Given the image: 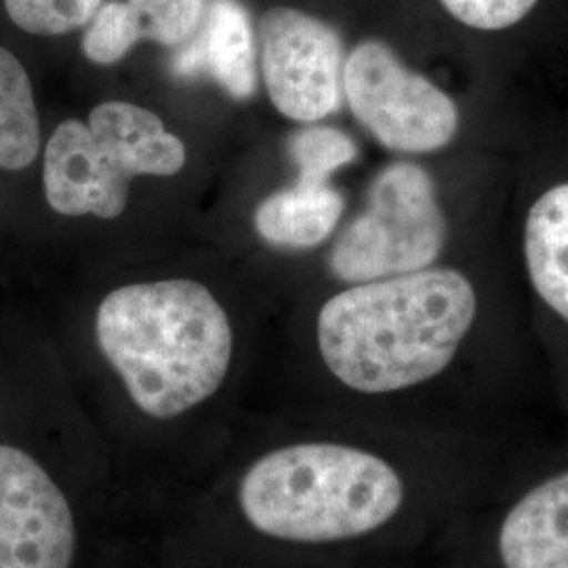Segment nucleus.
<instances>
[{"label": "nucleus", "instance_id": "dca6fc26", "mask_svg": "<svg viewBox=\"0 0 568 568\" xmlns=\"http://www.w3.org/2000/svg\"><path fill=\"white\" fill-rule=\"evenodd\" d=\"M140 42L142 34L129 4L110 0L84 26L82 53L91 63L112 65L124 60Z\"/></svg>", "mask_w": 568, "mask_h": 568}, {"label": "nucleus", "instance_id": "9b49d317", "mask_svg": "<svg viewBox=\"0 0 568 568\" xmlns=\"http://www.w3.org/2000/svg\"><path fill=\"white\" fill-rule=\"evenodd\" d=\"M344 206V196L331 183L297 182L257 206L255 230L274 246L312 248L333 234Z\"/></svg>", "mask_w": 568, "mask_h": 568}, {"label": "nucleus", "instance_id": "423d86ee", "mask_svg": "<svg viewBox=\"0 0 568 568\" xmlns=\"http://www.w3.org/2000/svg\"><path fill=\"white\" fill-rule=\"evenodd\" d=\"M344 95L366 131L394 152L429 154L459 131L457 103L384 41H363L345 58Z\"/></svg>", "mask_w": 568, "mask_h": 568}, {"label": "nucleus", "instance_id": "7ed1b4c3", "mask_svg": "<svg viewBox=\"0 0 568 568\" xmlns=\"http://www.w3.org/2000/svg\"><path fill=\"white\" fill-rule=\"evenodd\" d=\"M405 501L394 467L363 448L305 443L255 462L239 487L248 525L295 544L354 539L387 525Z\"/></svg>", "mask_w": 568, "mask_h": 568}, {"label": "nucleus", "instance_id": "39448f33", "mask_svg": "<svg viewBox=\"0 0 568 568\" xmlns=\"http://www.w3.org/2000/svg\"><path fill=\"white\" fill-rule=\"evenodd\" d=\"M447 217L424 166L394 163L371 183L365 211L333 244L331 272L368 283L432 267L447 243Z\"/></svg>", "mask_w": 568, "mask_h": 568}, {"label": "nucleus", "instance_id": "0eeeda50", "mask_svg": "<svg viewBox=\"0 0 568 568\" xmlns=\"http://www.w3.org/2000/svg\"><path fill=\"white\" fill-rule=\"evenodd\" d=\"M339 32L305 11L274 7L260 23V68L274 108L291 121H323L344 98Z\"/></svg>", "mask_w": 568, "mask_h": 568}, {"label": "nucleus", "instance_id": "6e6552de", "mask_svg": "<svg viewBox=\"0 0 568 568\" xmlns=\"http://www.w3.org/2000/svg\"><path fill=\"white\" fill-rule=\"evenodd\" d=\"M77 525L47 469L0 445V568H72Z\"/></svg>", "mask_w": 568, "mask_h": 568}, {"label": "nucleus", "instance_id": "2eb2a0df", "mask_svg": "<svg viewBox=\"0 0 568 568\" xmlns=\"http://www.w3.org/2000/svg\"><path fill=\"white\" fill-rule=\"evenodd\" d=\"M133 11L142 41L163 47H182L204 20L206 0H126Z\"/></svg>", "mask_w": 568, "mask_h": 568}, {"label": "nucleus", "instance_id": "f03ea898", "mask_svg": "<svg viewBox=\"0 0 568 568\" xmlns=\"http://www.w3.org/2000/svg\"><path fill=\"white\" fill-rule=\"evenodd\" d=\"M95 335L131 400L154 419L203 405L232 363L230 318L215 295L190 278L108 293L98 307Z\"/></svg>", "mask_w": 568, "mask_h": 568}, {"label": "nucleus", "instance_id": "f3484780", "mask_svg": "<svg viewBox=\"0 0 568 568\" xmlns=\"http://www.w3.org/2000/svg\"><path fill=\"white\" fill-rule=\"evenodd\" d=\"M105 0H4L11 21L34 37H63L84 28Z\"/></svg>", "mask_w": 568, "mask_h": 568}, {"label": "nucleus", "instance_id": "f8f14e48", "mask_svg": "<svg viewBox=\"0 0 568 568\" xmlns=\"http://www.w3.org/2000/svg\"><path fill=\"white\" fill-rule=\"evenodd\" d=\"M525 257L535 291L568 323V182L549 187L530 206Z\"/></svg>", "mask_w": 568, "mask_h": 568}, {"label": "nucleus", "instance_id": "20e7f679", "mask_svg": "<svg viewBox=\"0 0 568 568\" xmlns=\"http://www.w3.org/2000/svg\"><path fill=\"white\" fill-rule=\"evenodd\" d=\"M185 164L182 140L148 108L95 105L89 121H63L49 138L42 183L49 206L65 217H119L135 178H171Z\"/></svg>", "mask_w": 568, "mask_h": 568}, {"label": "nucleus", "instance_id": "ddd939ff", "mask_svg": "<svg viewBox=\"0 0 568 568\" xmlns=\"http://www.w3.org/2000/svg\"><path fill=\"white\" fill-rule=\"evenodd\" d=\"M41 150L34 91L20 60L0 47V169L23 171Z\"/></svg>", "mask_w": 568, "mask_h": 568}, {"label": "nucleus", "instance_id": "4468645a", "mask_svg": "<svg viewBox=\"0 0 568 568\" xmlns=\"http://www.w3.org/2000/svg\"><path fill=\"white\" fill-rule=\"evenodd\" d=\"M288 154L300 171L297 182L328 183L337 169L356 161L358 148L344 131L312 122L291 135Z\"/></svg>", "mask_w": 568, "mask_h": 568}, {"label": "nucleus", "instance_id": "1a4fd4ad", "mask_svg": "<svg viewBox=\"0 0 568 568\" xmlns=\"http://www.w3.org/2000/svg\"><path fill=\"white\" fill-rule=\"evenodd\" d=\"M175 60L180 77L206 74L234 100L257 89V49L248 11L239 0H211L199 32Z\"/></svg>", "mask_w": 568, "mask_h": 568}, {"label": "nucleus", "instance_id": "9d476101", "mask_svg": "<svg viewBox=\"0 0 568 568\" xmlns=\"http://www.w3.org/2000/svg\"><path fill=\"white\" fill-rule=\"evenodd\" d=\"M506 568H568V471H562L509 509L499 530Z\"/></svg>", "mask_w": 568, "mask_h": 568}, {"label": "nucleus", "instance_id": "f257e3e1", "mask_svg": "<svg viewBox=\"0 0 568 568\" xmlns=\"http://www.w3.org/2000/svg\"><path fill=\"white\" fill-rule=\"evenodd\" d=\"M478 300L466 274L426 267L358 283L318 314L326 368L361 394H389L440 375L476 321Z\"/></svg>", "mask_w": 568, "mask_h": 568}, {"label": "nucleus", "instance_id": "a211bd4d", "mask_svg": "<svg viewBox=\"0 0 568 568\" xmlns=\"http://www.w3.org/2000/svg\"><path fill=\"white\" fill-rule=\"evenodd\" d=\"M448 13L474 30L497 32L520 23L539 0H440Z\"/></svg>", "mask_w": 568, "mask_h": 568}]
</instances>
